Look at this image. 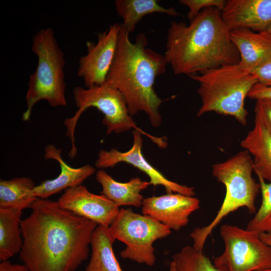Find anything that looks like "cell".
Instances as JSON below:
<instances>
[{
  "label": "cell",
  "instance_id": "30",
  "mask_svg": "<svg viewBox=\"0 0 271 271\" xmlns=\"http://www.w3.org/2000/svg\"><path fill=\"white\" fill-rule=\"evenodd\" d=\"M259 236L264 243L271 247V232L260 233Z\"/></svg>",
  "mask_w": 271,
  "mask_h": 271
},
{
  "label": "cell",
  "instance_id": "33",
  "mask_svg": "<svg viewBox=\"0 0 271 271\" xmlns=\"http://www.w3.org/2000/svg\"><path fill=\"white\" fill-rule=\"evenodd\" d=\"M261 271H271V268H268V269H264V270H261Z\"/></svg>",
  "mask_w": 271,
  "mask_h": 271
},
{
  "label": "cell",
  "instance_id": "17",
  "mask_svg": "<svg viewBox=\"0 0 271 271\" xmlns=\"http://www.w3.org/2000/svg\"><path fill=\"white\" fill-rule=\"evenodd\" d=\"M96 180L101 185V194L108 197L119 207L122 206L141 207L144 199L141 192L147 189L150 183L139 177L121 183L116 181L104 170L97 171Z\"/></svg>",
  "mask_w": 271,
  "mask_h": 271
},
{
  "label": "cell",
  "instance_id": "26",
  "mask_svg": "<svg viewBox=\"0 0 271 271\" xmlns=\"http://www.w3.org/2000/svg\"><path fill=\"white\" fill-rule=\"evenodd\" d=\"M255 119L260 121L271 134V99L255 100Z\"/></svg>",
  "mask_w": 271,
  "mask_h": 271
},
{
  "label": "cell",
  "instance_id": "8",
  "mask_svg": "<svg viewBox=\"0 0 271 271\" xmlns=\"http://www.w3.org/2000/svg\"><path fill=\"white\" fill-rule=\"evenodd\" d=\"M112 238L125 245L120 252L123 259L153 266L156 262L154 243L168 236L171 230L149 216L120 208L109 226Z\"/></svg>",
  "mask_w": 271,
  "mask_h": 271
},
{
  "label": "cell",
  "instance_id": "22",
  "mask_svg": "<svg viewBox=\"0 0 271 271\" xmlns=\"http://www.w3.org/2000/svg\"><path fill=\"white\" fill-rule=\"evenodd\" d=\"M35 185L28 177L0 180V208L23 210L31 208L38 198L33 193Z\"/></svg>",
  "mask_w": 271,
  "mask_h": 271
},
{
  "label": "cell",
  "instance_id": "1",
  "mask_svg": "<svg viewBox=\"0 0 271 271\" xmlns=\"http://www.w3.org/2000/svg\"><path fill=\"white\" fill-rule=\"evenodd\" d=\"M30 208L21 223L23 264L30 271H75L87 258L98 225L57 201L38 198Z\"/></svg>",
  "mask_w": 271,
  "mask_h": 271
},
{
  "label": "cell",
  "instance_id": "16",
  "mask_svg": "<svg viewBox=\"0 0 271 271\" xmlns=\"http://www.w3.org/2000/svg\"><path fill=\"white\" fill-rule=\"evenodd\" d=\"M230 36L239 53L238 64L245 69L251 72L271 56V40L262 33L238 29L231 31Z\"/></svg>",
  "mask_w": 271,
  "mask_h": 271
},
{
  "label": "cell",
  "instance_id": "25",
  "mask_svg": "<svg viewBox=\"0 0 271 271\" xmlns=\"http://www.w3.org/2000/svg\"><path fill=\"white\" fill-rule=\"evenodd\" d=\"M179 3L189 9L187 18L192 20L198 14L207 8L214 7L221 11L223 9L226 1L225 0H180Z\"/></svg>",
  "mask_w": 271,
  "mask_h": 271
},
{
  "label": "cell",
  "instance_id": "6",
  "mask_svg": "<svg viewBox=\"0 0 271 271\" xmlns=\"http://www.w3.org/2000/svg\"><path fill=\"white\" fill-rule=\"evenodd\" d=\"M31 50L38 61L36 69L28 81L27 109L22 117L25 121L30 119L33 106L40 100H47L53 107L67 105L64 55L53 29L47 27L37 32L32 38Z\"/></svg>",
  "mask_w": 271,
  "mask_h": 271
},
{
  "label": "cell",
  "instance_id": "24",
  "mask_svg": "<svg viewBox=\"0 0 271 271\" xmlns=\"http://www.w3.org/2000/svg\"><path fill=\"white\" fill-rule=\"evenodd\" d=\"M257 177L261 203L254 216L248 223L246 229L259 233L271 232V182L267 183L261 177Z\"/></svg>",
  "mask_w": 271,
  "mask_h": 271
},
{
  "label": "cell",
  "instance_id": "3",
  "mask_svg": "<svg viewBox=\"0 0 271 271\" xmlns=\"http://www.w3.org/2000/svg\"><path fill=\"white\" fill-rule=\"evenodd\" d=\"M121 25L114 58L105 84L118 90L124 97L131 116L145 112L151 124L161 123L159 109L164 100L156 93V78L164 74L168 64L164 55L147 48L148 38L140 33L134 42Z\"/></svg>",
  "mask_w": 271,
  "mask_h": 271
},
{
  "label": "cell",
  "instance_id": "12",
  "mask_svg": "<svg viewBox=\"0 0 271 271\" xmlns=\"http://www.w3.org/2000/svg\"><path fill=\"white\" fill-rule=\"evenodd\" d=\"M57 203L65 210L106 227L111 225L120 209L106 196L92 193L82 185L65 190Z\"/></svg>",
  "mask_w": 271,
  "mask_h": 271
},
{
  "label": "cell",
  "instance_id": "5",
  "mask_svg": "<svg viewBox=\"0 0 271 271\" xmlns=\"http://www.w3.org/2000/svg\"><path fill=\"white\" fill-rule=\"evenodd\" d=\"M253 161L246 150L240 151L227 160L212 166V174L226 189L224 199L216 216L206 226L195 228L190 233L193 247L203 250L206 239L214 229L228 214L241 207L249 213L256 211L255 201L260 184L252 178Z\"/></svg>",
  "mask_w": 271,
  "mask_h": 271
},
{
  "label": "cell",
  "instance_id": "27",
  "mask_svg": "<svg viewBox=\"0 0 271 271\" xmlns=\"http://www.w3.org/2000/svg\"><path fill=\"white\" fill-rule=\"evenodd\" d=\"M251 72L256 77L258 83L265 86H271V56Z\"/></svg>",
  "mask_w": 271,
  "mask_h": 271
},
{
  "label": "cell",
  "instance_id": "13",
  "mask_svg": "<svg viewBox=\"0 0 271 271\" xmlns=\"http://www.w3.org/2000/svg\"><path fill=\"white\" fill-rule=\"evenodd\" d=\"M199 208L197 198L172 193L144 198L142 212L171 230H179L188 224L190 216Z\"/></svg>",
  "mask_w": 271,
  "mask_h": 271
},
{
  "label": "cell",
  "instance_id": "10",
  "mask_svg": "<svg viewBox=\"0 0 271 271\" xmlns=\"http://www.w3.org/2000/svg\"><path fill=\"white\" fill-rule=\"evenodd\" d=\"M120 27L121 24L114 23L97 34L96 43H86L87 54L79 59L77 73L86 88L105 83L115 54Z\"/></svg>",
  "mask_w": 271,
  "mask_h": 271
},
{
  "label": "cell",
  "instance_id": "11",
  "mask_svg": "<svg viewBox=\"0 0 271 271\" xmlns=\"http://www.w3.org/2000/svg\"><path fill=\"white\" fill-rule=\"evenodd\" d=\"M142 133L133 130V145L127 151L121 152L115 149L109 151L101 150L98 154L95 166L99 169L113 167L117 164L125 162L138 168L148 175L150 185L154 187L163 186L167 193H180L190 196L195 195L194 188L181 185L167 179L159 171L151 165L145 158L142 153Z\"/></svg>",
  "mask_w": 271,
  "mask_h": 271
},
{
  "label": "cell",
  "instance_id": "23",
  "mask_svg": "<svg viewBox=\"0 0 271 271\" xmlns=\"http://www.w3.org/2000/svg\"><path fill=\"white\" fill-rule=\"evenodd\" d=\"M172 261L177 271H220L203 252L186 246L173 256Z\"/></svg>",
  "mask_w": 271,
  "mask_h": 271
},
{
  "label": "cell",
  "instance_id": "15",
  "mask_svg": "<svg viewBox=\"0 0 271 271\" xmlns=\"http://www.w3.org/2000/svg\"><path fill=\"white\" fill-rule=\"evenodd\" d=\"M61 152V149L56 148L53 145L45 148V158L56 160L60 165L61 171L56 178L45 180L35 186L33 193L36 197L47 199L63 190L80 185L95 172V169L89 164L79 168L69 166L62 159Z\"/></svg>",
  "mask_w": 271,
  "mask_h": 271
},
{
  "label": "cell",
  "instance_id": "21",
  "mask_svg": "<svg viewBox=\"0 0 271 271\" xmlns=\"http://www.w3.org/2000/svg\"><path fill=\"white\" fill-rule=\"evenodd\" d=\"M114 3L118 16L122 19V26L129 33L146 15L155 13L173 17L180 15L173 7H162L157 0H115Z\"/></svg>",
  "mask_w": 271,
  "mask_h": 271
},
{
  "label": "cell",
  "instance_id": "14",
  "mask_svg": "<svg viewBox=\"0 0 271 271\" xmlns=\"http://www.w3.org/2000/svg\"><path fill=\"white\" fill-rule=\"evenodd\" d=\"M221 17L230 31L246 29L261 33L271 25V0H227Z\"/></svg>",
  "mask_w": 271,
  "mask_h": 271
},
{
  "label": "cell",
  "instance_id": "28",
  "mask_svg": "<svg viewBox=\"0 0 271 271\" xmlns=\"http://www.w3.org/2000/svg\"><path fill=\"white\" fill-rule=\"evenodd\" d=\"M247 97L254 100L262 98L271 99V86H265L257 83L248 93Z\"/></svg>",
  "mask_w": 271,
  "mask_h": 271
},
{
  "label": "cell",
  "instance_id": "20",
  "mask_svg": "<svg viewBox=\"0 0 271 271\" xmlns=\"http://www.w3.org/2000/svg\"><path fill=\"white\" fill-rule=\"evenodd\" d=\"M22 210L0 208V260H8L20 253L23 240L21 228Z\"/></svg>",
  "mask_w": 271,
  "mask_h": 271
},
{
  "label": "cell",
  "instance_id": "29",
  "mask_svg": "<svg viewBox=\"0 0 271 271\" xmlns=\"http://www.w3.org/2000/svg\"><path fill=\"white\" fill-rule=\"evenodd\" d=\"M0 271H30L24 264H14L9 260L0 263Z\"/></svg>",
  "mask_w": 271,
  "mask_h": 271
},
{
  "label": "cell",
  "instance_id": "32",
  "mask_svg": "<svg viewBox=\"0 0 271 271\" xmlns=\"http://www.w3.org/2000/svg\"><path fill=\"white\" fill-rule=\"evenodd\" d=\"M168 271H177L174 264L172 261L170 263Z\"/></svg>",
  "mask_w": 271,
  "mask_h": 271
},
{
  "label": "cell",
  "instance_id": "19",
  "mask_svg": "<svg viewBox=\"0 0 271 271\" xmlns=\"http://www.w3.org/2000/svg\"><path fill=\"white\" fill-rule=\"evenodd\" d=\"M115 241L109 227L97 226L91 240V255L86 271H123L113 250Z\"/></svg>",
  "mask_w": 271,
  "mask_h": 271
},
{
  "label": "cell",
  "instance_id": "4",
  "mask_svg": "<svg viewBox=\"0 0 271 271\" xmlns=\"http://www.w3.org/2000/svg\"><path fill=\"white\" fill-rule=\"evenodd\" d=\"M189 76L198 82V93L202 104L197 113L200 117L209 112L233 117L243 125L247 123L248 112L245 99L256 77L238 63L221 66Z\"/></svg>",
  "mask_w": 271,
  "mask_h": 271
},
{
  "label": "cell",
  "instance_id": "9",
  "mask_svg": "<svg viewBox=\"0 0 271 271\" xmlns=\"http://www.w3.org/2000/svg\"><path fill=\"white\" fill-rule=\"evenodd\" d=\"M220 234L224 244L221 254L214 259L220 271H261L271 268V247L258 232L226 224Z\"/></svg>",
  "mask_w": 271,
  "mask_h": 271
},
{
  "label": "cell",
  "instance_id": "18",
  "mask_svg": "<svg viewBox=\"0 0 271 271\" xmlns=\"http://www.w3.org/2000/svg\"><path fill=\"white\" fill-rule=\"evenodd\" d=\"M240 145L253 156V171L257 176L271 182V134L255 119L254 125Z\"/></svg>",
  "mask_w": 271,
  "mask_h": 271
},
{
  "label": "cell",
  "instance_id": "7",
  "mask_svg": "<svg viewBox=\"0 0 271 271\" xmlns=\"http://www.w3.org/2000/svg\"><path fill=\"white\" fill-rule=\"evenodd\" d=\"M73 94L78 109L72 117L66 118L64 121L66 135L71 143L69 157L74 158L77 152L74 137L77 122L81 114L89 107L97 108L104 115L102 122L106 127L107 135L113 132L121 133L133 128L147 136L159 147L165 148L167 146L166 139L150 135L137 126L129 114L124 97L117 89L104 83L86 88L76 86Z\"/></svg>",
  "mask_w": 271,
  "mask_h": 271
},
{
  "label": "cell",
  "instance_id": "31",
  "mask_svg": "<svg viewBox=\"0 0 271 271\" xmlns=\"http://www.w3.org/2000/svg\"><path fill=\"white\" fill-rule=\"evenodd\" d=\"M261 33L271 40V25L264 31Z\"/></svg>",
  "mask_w": 271,
  "mask_h": 271
},
{
  "label": "cell",
  "instance_id": "2",
  "mask_svg": "<svg viewBox=\"0 0 271 271\" xmlns=\"http://www.w3.org/2000/svg\"><path fill=\"white\" fill-rule=\"evenodd\" d=\"M230 31L214 7L201 11L189 25L172 21L168 29L166 60L176 75L188 76L239 62Z\"/></svg>",
  "mask_w": 271,
  "mask_h": 271
}]
</instances>
